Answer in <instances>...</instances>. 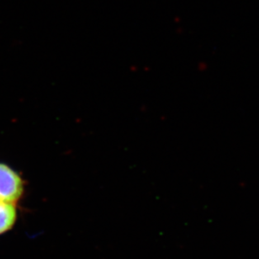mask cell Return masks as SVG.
Masks as SVG:
<instances>
[{"label": "cell", "mask_w": 259, "mask_h": 259, "mask_svg": "<svg viewBox=\"0 0 259 259\" xmlns=\"http://www.w3.org/2000/svg\"><path fill=\"white\" fill-rule=\"evenodd\" d=\"M25 190L23 180L15 170L0 163V201L16 204Z\"/></svg>", "instance_id": "1"}, {"label": "cell", "mask_w": 259, "mask_h": 259, "mask_svg": "<svg viewBox=\"0 0 259 259\" xmlns=\"http://www.w3.org/2000/svg\"><path fill=\"white\" fill-rule=\"evenodd\" d=\"M17 220V209L15 204L0 201V235L12 229Z\"/></svg>", "instance_id": "2"}]
</instances>
